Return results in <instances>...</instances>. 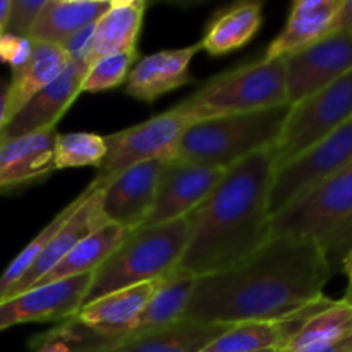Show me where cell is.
I'll use <instances>...</instances> for the list:
<instances>
[{
	"mask_svg": "<svg viewBox=\"0 0 352 352\" xmlns=\"http://www.w3.org/2000/svg\"><path fill=\"white\" fill-rule=\"evenodd\" d=\"M129 230L116 223H107L96 232L76 244L36 285L54 284V282L67 280V278L79 277V275L93 274L102 267L103 261L113 253L117 246L124 241ZM33 285V287H36Z\"/></svg>",
	"mask_w": 352,
	"mask_h": 352,
	"instance_id": "obj_26",
	"label": "cell"
},
{
	"mask_svg": "<svg viewBox=\"0 0 352 352\" xmlns=\"http://www.w3.org/2000/svg\"><path fill=\"white\" fill-rule=\"evenodd\" d=\"M189 124L182 113L170 109L144 122L105 136L107 153L88 188L91 191H102L126 168L144 162L172 158L179 138Z\"/></svg>",
	"mask_w": 352,
	"mask_h": 352,
	"instance_id": "obj_8",
	"label": "cell"
},
{
	"mask_svg": "<svg viewBox=\"0 0 352 352\" xmlns=\"http://www.w3.org/2000/svg\"><path fill=\"white\" fill-rule=\"evenodd\" d=\"M164 278L120 289L81 306L72 322L93 333L95 342H110L129 333L138 316L158 291Z\"/></svg>",
	"mask_w": 352,
	"mask_h": 352,
	"instance_id": "obj_14",
	"label": "cell"
},
{
	"mask_svg": "<svg viewBox=\"0 0 352 352\" xmlns=\"http://www.w3.org/2000/svg\"><path fill=\"white\" fill-rule=\"evenodd\" d=\"M36 352H71V347L64 339L57 336V333H48L47 339H43L38 346Z\"/></svg>",
	"mask_w": 352,
	"mask_h": 352,
	"instance_id": "obj_36",
	"label": "cell"
},
{
	"mask_svg": "<svg viewBox=\"0 0 352 352\" xmlns=\"http://www.w3.org/2000/svg\"><path fill=\"white\" fill-rule=\"evenodd\" d=\"M86 189H88V195H86L85 201L62 223L60 229L48 241V244L41 251V254L34 261L33 267L17 282L16 287L7 294L6 299L14 298V296L21 294V292L36 285L76 244H79L89 234L96 232V230L109 223V220L105 219L102 212V191H91L89 188Z\"/></svg>",
	"mask_w": 352,
	"mask_h": 352,
	"instance_id": "obj_17",
	"label": "cell"
},
{
	"mask_svg": "<svg viewBox=\"0 0 352 352\" xmlns=\"http://www.w3.org/2000/svg\"><path fill=\"white\" fill-rule=\"evenodd\" d=\"M294 237L333 251L352 250V164L316 184L270 219V237ZM347 254V253H346ZM333 263V261H332Z\"/></svg>",
	"mask_w": 352,
	"mask_h": 352,
	"instance_id": "obj_6",
	"label": "cell"
},
{
	"mask_svg": "<svg viewBox=\"0 0 352 352\" xmlns=\"http://www.w3.org/2000/svg\"><path fill=\"white\" fill-rule=\"evenodd\" d=\"M342 268L346 272L347 278H349V285H352V250L347 251L346 256L342 258Z\"/></svg>",
	"mask_w": 352,
	"mask_h": 352,
	"instance_id": "obj_40",
	"label": "cell"
},
{
	"mask_svg": "<svg viewBox=\"0 0 352 352\" xmlns=\"http://www.w3.org/2000/svg\"><path fill=\"white\" fill-rule=\"evenodd\" d=\"M347 33L352 34V0H340V6L333 17L330 33Z\"/></svg>",
	"mask_w": 352,
	"mask_h": 352,
	"instance_id": "obj_35",
	"label": "cell"
},
{
	"mask_svg": "<svg viewBox=\"0 0 352 352\" xmlns=\"http://www.w3.org/2000/svg\"><path fill=\"white\" fill-rule=\"evenodd\" d=\"M332 274L322 244L272 236L237 267L196 278L182 318L226 325L284 318L323 296Z\"/></svg>",
	"mask_w": 352,
	"mask_h": 352,
	"instance_id": "obj_1",
	"label": "cell"
},
{
	"mask_svg": "<svg viewBox=\"0 0 352 352\" xmlns=\"http://www.w3.org/2000/svg\"><path fill=\"white\" fill-rule=\"evenodd\" d=\"M287 112L289 107H275L192 122L182 131L172 158L227 170L274 146Z\"/></svg>",
	"mask_w": 352,
	"mask_h": 352,
	"instance_id": "obj_3",
	"label": "cell"
},
{
	"mask_svg": "<svg viewBox=\"0 0 352 352\" xmlns=\"http://www.w3.org/2000/svg\"><path fill=\"white\" fill-rule=\"evenodd\" d=\"M340 0H296L284 30L272 40L263 60L284 58L329 36Z\"/></svg>",
	"mask_w": 352,
	"mask_h": 352,
	"instance_id": "obj_21",
	"label": "cell"
},
{
	"mask_svg": "<svg viewBox=\"0 0 352 352\" xmlns=\"http://www.w3.org/2000/svg\"><path fill=\"white\" fill-rule=\"evenodd\" d=\"M203 352H215V351H203ZM261 352H277V351H261Z\"/></svg>",
	"mask_w": 352,
	"mask_h": 352,
	"instance_id": "obj_42",
	"label": "cell"
},
{
	"mask_svg": "<svg viewBox=\"0 0 352 352\" xmlns=\"http://www.w3.org/2000/svg\"><path fill=\"white\" fill-rule=\"evenodd\" d=\"M138 52H122L100 57L89 65L81 85V93H100L126 82Z\"/></svg>",
	"mask_w": 352,
	"mask_h": 352,
	"instance_id": "obj_31",
	"label": "cell"
},
{
	"mask_svg": "<svg viewBox=\"0 0 352 352\" xmlns=\"http://www.w3.org/2000/svg\"><path fill=\"white\" fill-rule=\"evenodd\" d=\"M10 7H12V0H0V26L3 28V33H6L7 21L10 16Z\"/></svg>",
	"mask_w": 352,
	"mask_h": 352,
	"instance_id": "obj_39",
	"label": "cell"
},
{
	"mask_svg": "<svg viewBox=\"0 0 352 352\" xmlns=\"http://www.w3.org/2000/svg\"><path fill=\"white\" fill-rule=\"evenodd\" d=\"M352 336V306L344 301H333L287 340L277 352H311L336 344Z\"/></svg>",
	"mask_w": 352,
	"mask_h": 352,
	"instance_id": "obj_28",
	"label": "cell"
},
{
	"mask_svg": "<svg viewBox=\"0 0 352 352\" xmlns=\"http://www.w3.org/2000/svg\"><path fill=\"white\" fill-rule=\"evenodd\" d=\"M352 164V119L316 143L296 160L278 168L272 181L270 219L316 184Z\"/></svg>",
	"mask_w": 352,
	"mask_h": 352,
	"instance_id": "obj_9",
	"label": "cell"
},
{
	"mask_svg": "<svg viewBox=\"0 0 352 352\" xmlns=\"http://www.w3.org/2000/svg\"><path fill=\"white\" fill-rule=\"evenodd\" d=\"M45 6H47V0H12L6 33L24 38L30 36Z\"/></svg>",
	"mask_w": 352,
	"mask_h": 352,
	"instance_id": "obj_32",
	"label": "cell"
},
{
	"mask_svg": "<svg viewBox=\"0 0 352 352\" xmlns=\"http://www.w3.org/2000/svg\"><path fill=\"white\" fill-rule=\"evenodd\" d=\"M31 50H33V41L30 38L16 36L10 33H3L0 36V62L9 64L12 71L26 64Z\"/></svg>",
	"mask_w": 352,
	"mask_h": 352,
	"instance_id": "obj_33",
	"label": "cell"
},
{
	"mask_svg": "<svg viewBox=\"0 0 352 352\" xmlns=\"http://www.w3.org/2000/svg\"><path fill=\"white\" fill-rule=\"evenodd\" d=\"M201 50L199 43L174 50H162L141 58L131 69L124 91L133 98L151 103L160 96L191 82L189 64Z\"/></svg>",
	"mask_w": 352,
	"mask_h": 352,
	"instance_id": "obj_20",
	"label": "cell"
},
{
	"mask_svg": "<svg viewBox=\"0 0 352 352\" xmlns=\"http://www.w3.org/2000/svg\"><path fill=\"white\" fill-rule=\"evenodd\" d=\"M165 160H151L126 168L102 189V212L109 223L127 230L140 229L146 220Z\"/></svg>",
	"mask_w": 352,
	"mask_h": 352,
	"instance_id": "obj_13",
	"label": "cell"
},
{
	"mask_svg": "<svg viewBox=\"0 0 352 352\" xmlns=\"http://www.w3.org/2000/svg\"><path fill=\"white\" fill-rule=\"evenodd\" d=\"M144 12V0H112L109 10L95 23L89 62L105 55L138 52Z\"/></svg>",
	"mask_w": 352,
	"mask_h": 352,
	"instance_id": "obj_23",
	"label": "cell"
},
{
	"mask_svg": "<svg viewBox=\"0 0 352 352\" xmlns=\"http://www.w3.org/2000/svg\"><path fill=\"white\" fill-rule=\"evenodd\" d=\"M88 65L71 62L52 85L33 96L0 133V140L21 136L40 129H55L69 107L81 95V85Z\"/></svg>",
	"mask_w": 352,
	"mask_h": 352,
	"instance_id": "obj_16",
	"label": "cell"
},
{
	"mask_svg": "<svg viewBox=\"0 0 352 352\" xmlns=\"http://www.w3.org/2000/svg\"><path fill=\"white\" fill-rule=\"evenodd\" d=\"M7 124V85L0 79V133Z\"/></svg>",
	"mask_w": 352,
	"mask_h": 352,
	"instance_id": "obj_38",
	"label": "cell"
},
{
	"mask_svg": "<svg viewBox=\"0 0 352 352\" xmlns=\"http://www.w3.org/2000/svg\"><path fill=\"white\" fill-rule=\"evenodd\" d=\"M333 299L320 296L305 308L298 309L292 315L278 320H267V322H246L237 323L220 336L215 342L210 344L205 351L215 352H261L277 351L284 346L299 329L306 323V320L315 316L327 306H330Z\"/></svg>",
	"mask_w": 352,
	"mask_h": 352,
	"instance_id": "obj_19",
	"label": "cell"
},
{
	"mask_svg": "<svg viewBox=\"0 0 352 352\" xmlns=\"http://www.w3.org/2000/svg\"><path fill=\"white\" fill-rule=\"evenodd\" d=\"M289 107L284 58L256 60L208 79L174 107L189 122Z\"/></svg>",
	"mask_w": 352,
	"mask_h": 352,
	"instance_id": "obj_5",
	"label": "cell"
},
{
	"mask_svg": "<svg viewBox=\"0 0 352 352\" xmlns=\"http://www.w3.org/2000/svg\"><path fill=\"white\" fill-rule=\"evenodd\" d=\"M195 284V275L175 268L170 275L164 278L158 291L150 299L143 313L138 316L126 337L162 329V327L172 325V323L182 320Z\"/></svg>",
	"mask_w": 352,
	"mask_h": 352,
	"instance_id": "obj_27",
	"label": "cell"
},
{
	"mask_svg": "<svg viewBox=\"0 0 352 352\" xmlns=\"http://www.w3.org/2000/svg\"><path fill=\"white\" fill-rule=\"evenodd\" d=\"M223 174V168L203 167L179 158H167L158 177L153 206L141 227L188 217L205 201Z\"/></svg>",
	"mask_w": 352,
	"mask_h": 352,
	"instance_id": "obj_12",
	"label": "cell"
},
{
	"mask_svg": "<svg viewBox=\"0 0 352 352\" xmlns=\"http://www.w3.org/2000/svg\"><path fill=\"white\" fill-rule=\"evenodd\" d=\"M57 136V129H40L0 140V191L52 174Z\"/></svg>",
	"mask_w": 352,
	"mask_h": 352,
	"instance_id": "obj_18",
	"label": "cell"
},
{
	"mask_svg": "<svg viewBox=\"0 0 352 352\" xmlns=\"http://www.w3.org/2000/svg\"><path fill=\"white\" fill-rule=\"evenodd\" d=\"M93 274L31 287L0 302V332L23 323L69 322L85 305Z\"/></svg>",
	"mask_w": 352,
	"mask_h": 352,
	"instance_id": "obj_11",
	"label": "cell"
},
{
	"mask_svg": "<svg viewBox=\"0 0 352 352\" xmlns=\"http://www.w3.org/2000/svg\"><path fill=\"white\" fill-rule=\"evenodd\" d=\"M86 195H88V189H85L78 198L72 199L65 208H62L60 212L50 220V223H48V226L45 227V229L41 230V232L38 234V236L34 237V239L31 241L16 258H14L12 263L3 270V274L0 275V302L7 298V294L17 285V282H19L21 278L28 274V270L33 267V263L38 260V256H40L41 251L45 250L48 241H50L52 237H54V234L60 229L62 223L72 215V212L85 201Z\"/></svg>",
	"mask_w": 352,
	"mask_h": 352,
	"instance_id": "obj_29",
	"label": "cell"
},
{
	"mask_svg": "<svg viewBox=\"0 0 352 352\" xmlns=\"http://www.w3.org/2000/svg\"><path fill=\"white\" fill-rule=\"evenodd\" d=\"M342 301H344V302H347V305H349V306H352V285H347L346 294H344Z\"/></svg>",
	"mask_w": 352,
	"mask_h": 352,
	"instance_id": "obj_41",
	"label": "cell"
},
{
	"mask_svg": "<svg viewBox=\"0 0 352 352\" xmlns=\"http://www.w3.org/2000/svg\"><path fill=\"white\" fill-rule=\"evenodd\" d=\"M263 10L260 2H237L215 14L198 41L210 55H226L250 43L260 31Z\"/></svg>",
	"mask_w": 352,
	"mask_h": 352,
	"instance_id": "obj_25",
	"label": "cell"
},
{
	"mask_svg": "<svg viewBox=\"0 0 352 352\" xmlns=\"http://www.w3.org/2000/svg\"><path fill=\"white\" fill-rule=\"evenodd\" d=\"M311 352H352V336L346 337L344 340H339V342L330 344V346Z\"/></svg>",
	"mask_w": 352,
	"mask_h": 352,
	"instance_id": "obj_37",
	"label": "cell"
},
{
	"mask_svg": "<svg viewBox=\"0 0 352 352\" xmlns=\"http://www.w3.org/2000/svg\"><path fill=\"white\" fill-rule=\"evenodd\" d=\"M188 229V217H182L129 230L102 267L93 272L85 305L110 292L170 275L184 253Z\"/></svg>",
	"mask_w": 352,
	"mask_h": 352,
	"instance_id": "obj_4",
	"label": "cell"
},
{
	"mask_svg": "<svg viewBox=\"0 0 352 352\" xmlns=\"http://www.w3.org/2000/svg\"><path fill=\"white\" fill-rule=\"evenodd\" d=\"M289 107L308 98L352 69V34L333 33L284 57Z\"/></svg>",
	"mask_w": 352,
	"mask_h": 352,
	"instance_id": "obj_10",
	"label": "cell"
},
{
	"mask_svg": "<svg viewBox=\"0 0 352 352\" xmlns=\"http://www.w3.org/2000/svg\"><path fill=\"white\" fill-rule=\"evenodd\" d=\"M71 62V57L60 45L33 41L30 58L23 67L12 71V78L7 85V122L36 93L52 85Z\"/></svg>",
	"mask_w": 352,
	"mask_h": 352,
	"instance_id": "obj_22",
	"label": "cell"
},
{
	"mask_svg": "<svg viewBox=\"0 0 352 352\" xmlns=\"http://www.w3.org/2000/svg\"><path fill=\"white\" fill-rule=\"evenodd\" d=\"M110 3L112 0H47L28 38L62 45L82 28L95 24Z\"/></svg>",
	"mask_w": 352,
	"mask_h": 352,
	"instance_id": "obj_24",
	"label": "cell"
},
{
	"mask_svg": "<svg viewBox=\"0 0 352 352\" xmlns=\"http://www.w3.org/2000/svg\"><path fill=\"white\" fill-rule=\"evenodd\" d=\"M352 119V69L308 98L289 107L284 126L272 146L275 170L308 151Z\"/></svg>",
	"mask_w": 352,
	"mask_h": 352,
	"instance_id": "obj_7",
	"label": "cell"
},
{
	"mask_svg": "<svg viewBox=\"0 0 352 352\" xmlns=\"http://www.w3.org/2000/svg\"><path fill=\"white\" fill-rule=\"evenodd\" d=\"M232 325L182 318L172 325L110 342H89L76 352H203Z\"/></svg>",
	"mask_w": 352,
	"mask_h": 352,
	"instance_id": "obj_15",
	"label": "cell"
},
{
	"mask_svg": "<svg viewBox=\"0 0 352 352\" xmlns=\"http://www.w3.org/2000/svg\"><path fill=\"white\" fill-rule=\"evenodd\" d=\"M93 30H95V24L88 28H82L81 31L74 33L72 36H69L64 43L60 45L65 52L69 54L72 62H79V64L91 65L89 62V50H91V38H93Z\"/></svg>",
	"mask_w": 352,
	"mask_h": 352,
	"instance_id": "obj_34",
	"label": "cell"
},
{
	"mask_svg": "<svg viewBox=\"0 0 352 352\" xmlns=\"http://www.w3.org/2000/svg\"><path fill=\"white\" fill-rule=\"evenodd\" d=\"M272 148L227 168L201 205L188 215V243L179 270L196 278L222 274L253 256L270 239Z\"/></svg>",
	"mask_w": 352,
	"mask_h": 352,
	"instance_id": "obj_2",
	"label": "cell"
},
{
	"mask_svg": "<svg viewBox=\"0 0 352 352\" xmlns=\"http://www.w3.org/2000/svg\"><path fill=\"white\" fill-rule=\"evenodd\" d=\"M107 153L105 136L95 133L58 134L55 141V170L96 167Z\"/></svg>",
	"mask_w": 352,
	"mask_h": 352,
	"instance_id": "obj_30",
	"label": "cell"
},
{
	"mask_svg": "<svg viewBox=\"0 0 352 352\" xmlns=\"http://www.w3.org/2000/svg\"><path fill=\"white\" fill-rule=\"evenodd\" d=\"M2 34H3V28L0 26V36H2Z\"/></svg>",
	"mask_w": 352,
	"mask_h": 352,
	"instance_id": "obj_43",
	"label": "cell"
}]
</instances>
